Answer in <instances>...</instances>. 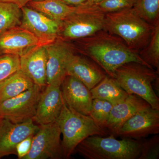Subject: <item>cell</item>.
Wrapping results in <instances>:
<instances>
[{"label": "cell", "instance_id": "1", "mask_svg": "<svg viewBox=\"0 0 159 159\" xmlns=\"http://www.w3.org/2000/svg\"><path fill=\"white\" fill-rule=\"evenodd\" d=\"M73 41L70 43L74 51L92 60L111 77L116 69L126 63L139 62L152 68L122 39L104 30Z\"/></svg>", "mask_w": 159, "mask_h": 159}, {"label": "cell", "instance_id": "2", "mask_svg": "<svg viewBox=\"0 0 159 159\" xmlns=\"http://www.w3.org/2000/svg\"><path fill=\"white\" fill-rule=\"evenodd\" d=\"M155 25L143 19L133 7L106 13L104 30L119 36L139 53L149 43Z\"/></svg>", "mask_w": 159, "mask_h": 159}, {"label": "cell", "instance_id": "3", "mask_svg": "<svg viewBox=\"0 0 159 159\" xmlns=\"http://www.w3.org/2000/svg\"><path fill=\"white\" fill-rule=\"evenodd\" d=\"M114 136L113 134L108 137L91 136L80 142L75 152L87 159H139L144 142L118 140Z\"/></svg>", "mask_w": 159, "mask_h": 159}, {"label": "cell", "instance_id": "4", "mask_svg": "<svg viewBox=\"0 0 159 159\" xmlns=\"http://www.w3.org/2000/svg\"><path fill=\"white\" fill-rule=\"evenodd\" d=\"M63 136L61 145L64 158L68 159L84 139L93 135L105 136L107 129L100 127L89 116L77 112L64 102L57 120Z\"/></svg>", "mask_w": 159, "mask_h": 159}, {"label": "cell", "instance_id": "5", "mask_svg": "<svg viewBox=\"0 0 159 159\" xmlns=\"http://www.w3.org/2000/svg\"><path fill=\"white\" fill-rule=\"evenodd\" d=\"M112 77L129 95H136L152 108L159 109V99L152 87L159 73L153 68L140 63H126L116 69Z\"/></svg>", "mask_w": 159, "mask_h": 159}, {"label": "cell", "instance_id": "6", "mask_svg": "<svg viewBox=\"0 0 159 159\" xmlns=\"http://www.w3.org/2000/svg\"><path fill=\"white\" fill-rule=\"evenodd\" d=\"M79 6L77 12L61 22L58 38L69 42L104 30L105 13L91 9L85 3Z\"/></svg>", "mask_w": 159, "mask_h": 159}, {"label": "cell", "instance_id": "7", "mask_svg": "<svg viewBox=\"0 0 159 159\" xmlns=\"http://www.w3.org/2000/svg\"><path fill=\"white\" fill-rule=\"evenodd\" d=\"M43 90L34 84L31 89L16 97L4 100L0 103V118L15 123L32 120Z\"/></svg>", "mask_w": 159, "mask_h": 159}, {"label": "cell", "instance_id": "8", "mask_svg": "<svg viewBox=\"0 0 159 159\" xmlns=\"http://www.w3.org/2000/svg\"><path fill=\"white\" fill-rule=\"evenodd\" d=\"M61 134L57 121L39 125L33 137L31 150L24 159L64 158Z\"/></svg>", "mask_w": 159, "mask_h": 159}, {"label": "cell", "instance_id": "9", "mask_svg": "<svg viewBox=\"0 0 159 159\" xmlns=\"http://www.w3.org/2000/svg\"><path fill=\"white\" fill-rule=\"evenodd\" d=\"M22 19L20 27L34 34L41 44L53 43L58 37L60 22L51 19L31 7L21 8Z\"/></svg>", "mask_w": 159, "mask_h": 159}, {"label": "cell", "instance_id": "10", "mask_svg": "<svg viewBox=\"0 0 159 159\" xmlns=\"http://www.w3.org/2000/svg\"><path fill=\"white\" fill-rule=\"evenodd\" d=\"M45 46L47 53V84L60 87L67 76V61L74 49L70 43L58 38Z\"/></svg>", "mask_w": 159, "mask_h": 159}, {"label": "cell", "instance_id": "11", "mask_svg": "<svg viewBox=\"0 0 159 159\" xmlns=\"http://www.w3.org/2000/svg\"><path fill=\"white\" fill-rule=\"evenodd\" d=\"M159 133V109L152 107L135 114L124 123L116 135L139 139Z\"/></svg>", "mask_w": 159, "mask_h": 159}, {"label": "cell", "instance_id": "12", "mask_svg": "<svg viewBox=\"0 0 159 159\" xmlns=\"http://www.w3.org/2000/svg\"><path fill=\"white\" fill-rule=\"evenodd\" d=\"M39 129L33 120L15 123L2 119L0 123V158L10 155H16V146L30 136L34 135Z\"/></svg>", "mask_w": 159, "mask_h": 159}, {"label": "cell", "instance_id": "13", "mask_svg": "<svg viewBox=\"0 0 159 159\" xmlns=\"http://www.w3.org/2000/svg\"><path fill=\"white\" fill-rule=\"evenodd\" d=\"M66 105L85 116H89L93 98L91 90L81 81L70 75L66 76L60 86Z\"/></svg>", "mask_w": 159, "mask_h": 159}, {"label": "cell", "instance_id": "14", "mask_svg": "<svg viewBox=\"0 0 159 159\" xmlns=\"http://www.w3.org/2000/svg\"><path fill=\"white\" fill-rule=\"evenodd\" d=\"M66 73L67 76L77 78L90 90L96 86L107 75L96 63L84 55L76 54L74 50L68 58Z\"/></svg>", "mask_w": 159, "mask_h": 159}, {"label": "cell", "instance_id": "15", "mask_svg": "<svg viewBox=\"0 0 159 159\" xmlns=\"http://www.w3.org/2000/svg\"><path fill=\"white\" fill-rule=\"evenodd\" d=\"M63 104L60 87L47 85L41 93L36 113L32 120L38 125L57 121Z\"/></svg>", "mask_w": 159, "mask_h": 159}, {"label": "cell", "instance_id": "16", "mask_svg": "<svg viewBox=\"0 0 159 159\" xmlns=\"http://www.w3.org/2000/svg\"><path fill=\"white\" fill-rule=\"evenodd\" d=\"M20 57V70L28 75L34 84L43 89L47 85V53L45 46H35Z\"/></svg>", "mask_w": 159, "mask_h": 159}, {"label": "cell", "instance_id": "17", "mask_svg": "<svg viewBox=\"0 0 159 159\" xmlns=\"http://www.w3.org/2000/svg\"><path fill=\"white\" fill-rule=\"evenodd\" d=\"M39 45L41 44L34 34L20 26L0 34V54H12L20 56Z\"/></svg>", "mask_w": 159, "mask_h": 159}, {"label": "cell", "instance_id": "18", "mask_svg": "<svg viewBox=\"0 0 159 159\" xmlns=\"http://www.w3.org/2000/svg\"><path fill=\"white\" fill-rule=\"evenodd\" d=\"M149 107H151L141 97L135 94H129L123 102L113 106L107 129L116 135L118 130L131 117Z\"/></svg>", "mask_w": 159, "mask_h": 159}, {"label": "cell", "instance_id": "19", "mask_svg": "<svg viewBox=\"0 0 159 159\" xmlns=\"http://www.w3.org/2000/svg\"><path fill=\"white\" fill-rule=\"evenodd\" d=\"M28 4L31 8L58 22L77 12L80 9L79 6H68L59 0H36L30 1Z\"/></svg>", "mask_w": 159, "mask_h": 159}, {"label": "cell", "instance_id": "20", "mask_svg": "<svg viewBox=\"0 0 159 159\" xmlns=\"http://www.w3.org/2000/svg\"><path fill=\"white\" fill-rule=\"evenodd\" d=\"M90 90L93 99H103L113 106L123 102L129 96L116 80L107 75Z\"/></svg>", "mask_w": 159, "mask_h": 159}, {"label": "cell", "instance_id": "21", "mask_svg": "<svg viewBox=\"0 0 159 159\" xmlns=\"http://www.w3.org/2000/svg\"><path fill=\"white\" fill-rule=\"evenodd\" d=\"M34 84L28 75L19 70L0 83V103L31 89Z\"/></svg>", "mask_w": 159, "mask_h": 159}, {"label": "cell", "instance_id": "22", "mask_svg": "<svg viewBox=\"0 0 159 159\" xmlns=\"http://www.w3.org/2000/svg\"><path fill=\"white\" fill-rule=\"evenodd\" d=\"M22 11L14 3L0 2V34L20 25Z\"/></svg>", "mask_w": 159, "mask_h": 159}, {"label": "cell", "instance_id": "23", "mask_svg": "<svg viewBox=\"0 0 159 159\" xmlns=\"http://www.w3.org/2000/svg\"><path fill=\"white\" fill-rule=\"evenodd\" d=\"M142 59L152 67L159 70V23L154 29L148 44L139 52Z\"/></svg>", "mask_w": 159, "mask_h": 159}, {"label": "cell", "instance_id": "24", "mask_svg": "<svg viewBox=\"0 0 159 159\" xmlns=\"http://www.w3.org/2000/svg\"><path fill=\"white\" fill-rule=\"evenodd\" d=\"M133 8L151 25L155 26L159 23V0H137Z\"/></svg>", "mask_w": 159, "mask_h": 159}, {"label": "cell", "instance_id": "25", "mask_svg": "<svg viewBox=\"0 0 159 159\" xmlns=\"http://www.w3.org/2000/svg\"><path fill=\"white\" fill-rule=\"evenodd\" d=\"M113 106V105L108 101L95 98L93 99L89 116L100 127L107 129V122Z\"/></svg>", "mask_w": 159, "mask_h": 159}, {"label": "cell", "instance_id": "26", "mask_svg": "<svg viewBox=\"0 0 159 159\" xmlns=\"http://www.w3.org/2000/svg\"><path fill=\"white\" fill-rule=\"evenodd\" d=\"M137 0H102L96 4H86L91 9L108 13L133 8Z\"/></svg>", "mask_w": 159, "mask_h": 159}, {"label": "cell", "instance_id": "27", "mask_svg": "<svg viewBox=\"0 0 159 159\" xmlns=\"http://www.w3.org/2000/svg\"><path fill=\"white\" fill-rule=\"evenodd\" d=\"M20 69V57L15 54H0V82Z\"/></svg>", "mask_w": 159, "mask_h": 159}, {"label": "cell", "instance_id": "28", "mask_svg": "<svg viewBox=\"0 0 159 159\" xmlns=\"http://www.w3.org/2000/svg\"><path fill=\"white\" fill-rule=\"evenodd\" d=\"M159 157V137L156 135L144 142L139 159H157Z\"/></svg>", "mask_w": 159, "mask_h": 159}, {"label": "cell", "instance_id": "29", "mask_svg": "<svg viewBox=\"0 0 159 159\" xmlns=\"http://www.w3.org/2000/svg\"><path fill=\"white\" fill-rule=\"evenodd\" d=\"M34 135L27 137L16 146V152L18 158L24 159L31 150Z\"/></svg>", "mask_w": 159, "mask_h": 159}, {"label": "cell", "instance_id": "30", "mask_svg": "<svg viewBox=\"0 0 159 159\" xmlns=\"http://www.w3.org/2000/svg\"><path fill=\"white\" fill-rule=\"evenodd\" d=\"M66 5L71 6H78L86 2L87 0H59Z\"/></svg>", "mask_w": 159, "mask_h": 159}, {"label": "cell", "instance_id": "31", "mask_svg": "<svg viewBox=\"0 0 159 159\" xmlns=\"http://www.w3.org/2000/svg\"><path fill=\"white\" fill-rule=\"evenodd\" d=\"M0 2L14 3L17 5L20 8H22L29 2V0H0Z\"/></svg>", "mask_w": 159, "mask_h": 159}, {"label": "cell", "instance_id": "32", "mask_svg": "<svg viewBox=\"0 0 159 159\" xmlns=\"http://www.w3.org/2000/svg\"><path fill=\"white\" fill-rule=\"evenodd\" d=\"M102 1V0H87L86 3L91 5V4H96V3Z\"/></svg>", "mask_w": 159, "mask_h": 159}, {"label": "cell", "instance_id": "33", "mask_svg": "<svg viewBox=\"0 0 159 159\" xmlns=\"http://www.w3.org/2000/svg\"><path fill=\"white\" fill-rule=\"evenodd\" d=\"M2 118H0V123H1V121H2Z\"/></svg>", "mask_w": 159, "mask_h": 159}, {"label": "cell", "instance_id": "34", "mask_svg": "<svg viewBox=\"0 0 159 159\" xmlns=\"http://www.w3.org/2000/svg\"><path fill=\"white\" fill-rule=\"evenodd\" d=\"M29 2H30V1H36V0H29Z\"/></svg>", "mask_w": 159, "mask_h": 159}, {"label": "cell", "instance_id": "35", "mask_svg": "<svg viewBox=\"0 0 159 159\" xmlns=\"http://www.w3.org/2000/svg\"><path fill=\"white\" fill-rule=\"evenodd\" d=\"M0 83H1V82H0Z\"/></svg>", "mask_w": 159, "mask_h": 159}]
</instances>
